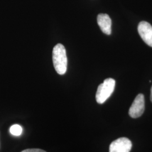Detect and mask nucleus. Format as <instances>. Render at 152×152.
Here are the masks:
<instances>
[{
    "instance_id": "6e6552de",
    "label": "nucleus",
    "mask_w": 152,
    "mask_h": 152,
    "mask_svg": "<svg viewBox=\"0 0 152 152\" xmlns=\"http://www.w3.org/2000/svg\"><path fill=\"white\" fill-rule=\"evenodd\" d=\"M21 152H46L45 151H43L42 149H26L24 151H23Z\"/></svg>"
},
{
    "instance_id": "7ed1b4c3",
    "label": "nucleus",
    "mask_w": 152,
    "mask_h": 152,
    "mask_svg": "<svg viewBox=\"0 0 152 152\" xmlns=\"http://www.w3.org/2000/svg\"><path fill=\"white\" fill-rule=\"evenodd\" d=\"M145 110V100L143 94L137 95L129 109V115L133 118L140 117Z\"/></svg>"
},
{
    "instance_id": "423d86ee",
    "label": "nucleus",
    "mask_w": 152,
    "mask_h": 152,
    "mask_svg": "<svg viewBox=\"0 0 152 152\" xmlns=\"http://www.w3.org/2000/svg\"><path fill=\"white\" fill-rule=\"evenodd\" d=\"M97 22L102 31L108 35L112 33V20L108 14H100L98 15Z\"/></svg>"
},
{
    "instance_id": "f257e3e1",
    "label": "nucleus",
    "mask_w": 152,
    "mask_h": 152,
    "mask_svg": "<svg viewBox=\"0 0 152 152\" xmlns=\"http://www.w3.org/2000/svg\"><path fill=\"white\" fill-rule=\"evenodd\" d=\"M53 60L56 72L60 75H64L67 69L68 60L65 48L62 44L55 46L53 51Z\"/></svg>"
},
{
    "instance_id": "0eeeda50",
    "label": "nucleus",
    "mask_w": 152,
    "mask_h": 152,
    "mask_svg": "<svg viewBox=\"0 0 152 152\" xmlns=\"http://www.w3.org/2000/svg\"><path fill=\"white\" fill-rule=\"evenodd\" d=\"M23 129L22 126L19 125H12L10 129V132L14 136H20L22 134Z\"/></svg>"
},
{
    "instance_id": "39448f33",
    "label": "nucleus",
    "mask_w": 152,
    "mask_h": 152,
    "mask_svg": "<svg viewBox=\"0 0 152 152\" xmlns=\"http://www.w3.org/2000/svg\"><path fill=\"white\" fill-rule=\"evenodd\" d=\"M138 32L142 39L152 48V26L147 22H141L138 26Z\"/></svg>"
},
{
    "instance_id": "1a4fd4ad",
    "label": "nucleus",
    "mask_w": 152,
    "mask_h": 152,
    "mask_svg": "<svg viewBox=\"0 0 152 152\" xmlns=\"http://www.w3.org/2000/svg\"><path fill=\"white\" fill-rule=\"evenodd\" d=\"M151 100L152 102V86L151 87Z\"/></svg>"
},
{
    "instance_id": "20e7f679",
    "label": "nucleus",
    "mask_w": 152,
    "mask_h": 152,
    "mask_svg": "<svg viewBox=\"0 0 152 152\" xmlns=\"http://www.w3.org/2000/svg\"><path fill=\"white\" fill-rule=\"evenodd\" d=\"M131 141L126 137H121L113 141L109 146V152H130Z\"/></svg>"
},
{
    "instance_id": "f03ea898",
    "label": "nucleus",
    "mask_w": 152,
    "mask_h": 152,
    "mask_svg": "<svg viewBox=\"0 0 152 152\" xmlns=\"http://www.w3.org/2000/svg\"><path fill=\"white\" fill-rule=\"evenodd\" d=\"M115 85L114 79L109 78L105 79L98 86L96 94V100L99 104H103L113 92Z\"/></svg>"
}]
</instances>
